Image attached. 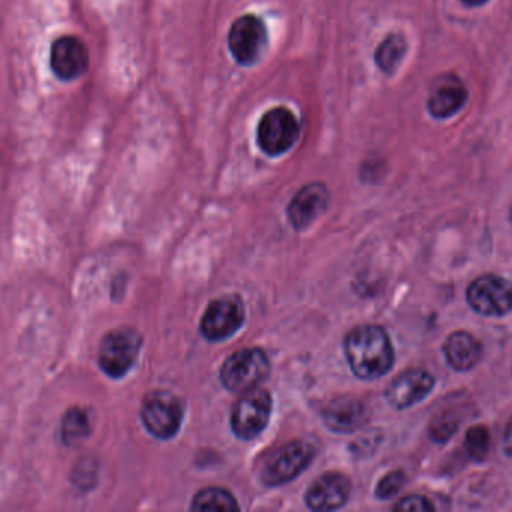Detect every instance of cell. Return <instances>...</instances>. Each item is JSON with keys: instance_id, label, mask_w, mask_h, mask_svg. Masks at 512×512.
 Here are the masks:
<instances>
[{"instance_id": "cell-4", "label": "cell", "mask_w": 512, "mask_h": 512, "mask_svg": "<svg viewBox=\"0 0 512 512\" xmlns=\"http://www.w3.org/2000/svg\"><path fill=\"white\" fill-rule=\"evenodd\" d=\"M227 43L236 64L253 67L265 55L268 47V29L260 17L245 14L230 26Z\"/></svg>"}, {"instance_id": "cell-24", "label": "cell", "mask_w": 512, "mask_h": 512, "mask_svg": "<svg viewBox=\"0 0 512 512\" xmlns=\"http://www.w3.org/2000/svg\"><path fill=\"white\" fill-rule=\"evenodd\" d=\"M434 505L430 500L422 496H407L401 499L397 505H394V511L401 512H431L434 511Z\"/></svg>"}, {"instance_id": "cell-22", "label": "cell", "mask_w": 512, "mask_h": 512, "mask_svg": "<svg viewBox=\"0 0 512 512\" xmlns=\"http://www.w3.org/2000/svg\"><path fill=\"white\" fill-rule=\"evenodd\" d=\"M458 430V419L451 413L437 416L430 427V436L434 442L446 443Z\"/></svg>"}, {"instance_id": "cell-15", "label": "cell", "mask_w": 512, "mask_h": 512, "mask_svg": "<svg viewBox=\"0 0 512 512\" xmlns=\"http://www.w3.org/2000/svg\"><path fill=\"white\" fill-rule=\"evenodd\" d=\"M323 419L331 430L352 433L367 422L368 410L364 401L352 395L334 398L323 410Z\"/></svg>"}, {"instance_id": "cell-8", "label": "cell", "mask_w": 512, "mask_h": 512, "mask_svg": "<svg viewBox=\"0 0 512 512\" xmlns=\"http://www.w3.org/2000/svg\"><path fill=\"white\" fill-rule=\"evenodd\" d=\"M272 412V397L265 389H253L241 395L232 409V430L239 439L251 440L259 436Z\"/></svg>"}, {"instance_id": "cell-14", "label": "cell", "mask_w": 512, "mask_h": 512, "mask_svg": "<svg viewBox=\"0 0 512 512\" xmlns=\"http://www.w3.org/2000/svg\"><path fill=\"white\" fill-rule=\"evenodd\" d=\"M328 203L329 193L325 185L319 184V182L305 185L293 197L289 208H287L290 223L295 229H307L314 220H317L326 211Z\"/></svg>"}, {"instance_id": "cell-5", "label": "cell", "mask_w": 512, "mask_h": 512, "mask_svg": "<svg viewBox=\"0 0 512 512\" xmlns=\"http://www.w3.org/2000/svg\"><path fill=\"white\" fill-rule=\"evenodd\" d=\"M314 458V448L310 443L293 440L272 452L260 470V478L268 487H278L295 479L307 469Z\"/></svg>"}, {"instance_id": "cell-10", "label": "cell", "mask_w": 512, "mask_h": 512, "mask_svg": "<svg viewBox=\"0 0 512 512\" xmlns=\"http://www.w3.org/2000/svg\"><path fill=\"white\" fill-rule=\"evenodd\" d=\"M245 320L244 302L238 296H223L215 299L203 314V337L209 341H221L232 337Z\"/></svg>"}, {"instance_id": "cell-9", "label": "cell", "mask_w": 512, "mask_h": 512, "mask_svg": "<svg viewBox=\"0 0 512 512\" xmlns=\"http://www.w3.org/2000/svg\"><path fill=\"white\" fill-rule=\"evenodd\" d=\"M467 302L482 316H505L512 311V283L497 275H482L467 289Z\"/></svg>"}, {"instance_id": "cell-25", "label": "cell", "mask_w": 512, "mask_h": 512, "mask_svg": "<svg viewBox=\"0 0 512 512\" xmlns=\"http://www.w3.org/2000/svg\"><path fill=\"white\" fill-rule=\"evenodd\" d=\"M503 451L506 455H512V419L506 427L505 436H503Z\"/></svg>"}, {"instance_id": "cell-20", "label": "cell", "mask_w": 512, "mask_h": 512, "mask_svg": "<svg viewBox=\"0 0 512 512\" xmlns=\"http://www.w3.org/2000/svg\"><path fill=\"white\" fill-rule=\"evenodd\" d=\"M91 433V421L83 409H71L62 421V440L67 445L74 446L83 442Z\"/></svg>"}, {"instance_id": "cell-18", "label": "cell", "mask_w": 512, "mask_h": 512, "mask_svg": "<svg viewBox=\"0 0 512 512\" xmlns=\"http://www.w3.org/2000/svg\"><path fill=\"white\" fill-rule=\"evenodd\" d=\"M191 509L194 511H239L238 502L224 488H205L194 496Z\"/></svg>"}, {"instance_id": "cell-11", "label": "cell", "mask_w": 512, "mask_h": 512, "mask_svg": "<svg viewBox=\"0 0 512 512\" xmlns=\"http://www.w3.org/2000/svg\"><path fill=\"white\" fill-rule=\"evenodd\" d=\"M50 68L62 82L80 79L89 68V52L85 43L73 35L58 38L50 50Z\"/></svg>"}, {"instance_id": "cell-12", "label": "cell", "mask_w": 512, "mask_h": 512, "mask_svg": "<svg viewBox=\"0 0 512 512\" xmlns=\"http://www.w3.org/2000/svg\"><path fill=\"white\" fill-rule=\"evenodd\" d=\"M352 485L341 473H325L319 476L305 493V502L313 511H334L346 505Z\"/></svg>"}, {"instance_id": "cell-3", "label": "cell", "mask_w": 512, "mask_h": 512, "mask_svg": "<svg viewBox=\"0 0 512 512\" xmlns=\"http://www.w3.org/2000/svg\"><path fill=\"white\" fill-rule=\"evenodd\" d=\"M301 125L292 110L275 107L260 119L257 127V143L269 157L286 154L298 142Z\"/></svg>"}, {"instance_id": "cell-27", "label": "cell", "mask_w": 512, "mask_h": 512, "mask_svg": "<svg viewBox=\"0 0 512 512\" xmlns=\"http://www.w3.org/2000/svg\"><path fill=\"white\" fill-rule=\"evenodd\" d=\"M511 221H512V209H511Z\"/></svg>"}, {"instance_id": "cell-7", "label": "cell", "mask_w": 512, "mask_h": 512, "mask_svg": "<svg viewBox=\"0 0 512 512\" xmlns=\"http://www.w3.org/2000/svg\"><path fill=\"white\" fill-rule=\"evenodd\" d=\"M184 418L181 398L172 392L154 391L143 400L142 419L149 433L170 439L178 433Z\"/></svg>"}, {"instance_id": "cell-19", "label": "cell", "mask_w": 512, "mask_h": 512, "mask_svg": "<svg viewBox=\"0 0 512 512\" xmlns=\"http://www.w3.org/2000/svg\"><path fill=\"white\" fill-rule=\"evenodd\" d=\"M407 44L401 35L391 34L376 50V64L383 73L392 74L406 55Z\"/></svg>"}, {"instance_id": "cell-6", "label": "cell", "mask_w": 512, "mask_h": 512, "mask_svg": "<svg viewBox=\"0 0 512 512\" xmlns=\"http://www.w3.org/2000/svg\"><path fill=\"white\" fill-rule=\"evenodd\" d=\"M142 349V337L131 328L109 332L101 343L98 364L113 379L125 376Z\"/></svg>"}, {"instance_id": "cell-23", "label": "cell", "mask_w": 512, "mask_h": 512, "mask_svg": "<svg viewBox=\"0 0 512 512\" xmlns=\"http://www.w3.org/2000/svg\"><path fill=\"white\" fill-rule=\"evenodd\" d=\"M404 484H406V476L400 470H395V472L388 473V475L380 479L376 488V496L382 500L392 499V497L400 493Z\"/></svg>"}, {"instance_id": "cell-2", "label": "cell", "mask_w": 512, "mask_h": 512, "mask_svg": "<svg viewBox=\"0 0 512 512\" xmlns=\"http://www.w3.org/2000/svg\"><path fill=\"white\" fill-rule=\"evenodd\" d=\"M271 373V362L265 350L248 347L238 350L221 367V382L235 394H245L259 388Z\"/></svg>"}, {"instance_id": "cell-1", "label": "cell", "mask_w": 512, "mask_h": 512, "mask_svg": "<svg viewBox=\"0 0 512 512\" xmlns=\"http://www.w3.org/2000/svg\"><path fill=\"white\" fill-rule=\"evenodd\" d=\"M344 353L355 376L374 380L385 376L394 365V347L385 329L361 325L346 335Z\"/></svg>"}, {"instance_id": "cell-17", "label": "cell", "mask_w": 512, "mask_h": 512, "mask_svg": "<svg viewBox=\"0 0 512 512\" xmlns=\"http://www.w3.org/2000/svg\"><path fill=\"white\" fill-rule=\"evenodd\" d=\"M446 362L455 371H469L478 364L482 355V347L469 332L457 331L449 335L443 344Z\"/></svg>"}, {"instance_id": "cell-21", "label": "cell", "mask_w": 512, "mask_h": 512, "mask_svg": "<svg viewBox=\"0 0 512 512\" xmlns=\"http://www.w3.org/2000/svg\"><path fill=\"white\" fill-rule=\"evenodd\" d=\"M490 431L484 425L470 428L466 434V449L470 458L475 461H484L490 452Z\"/></svg>"}, {"instance_id": "cell-16", "label": "cell", "mask_w": 512, "mask_h": 512, "mask_svg": "<svg viewBox=\"0 0 512 512\" xmlns=\"http://www.w3.org/2000/svg\"><path fill=\"white\" fill-rule=\"evenodd\" d=\"M466 101L467 91L463 83L455 76H445L431 88L427 106L434 118L446 119L460 112Z\"/></svg>"}, {"instance_id": "cell-26", "label": "cell", "mask_w": 512, "mask_h": 512, "mask_svg": "<svg viewBox=\"0 0 512 512\" xmlns=\"http://www.w3.org/2000/svg\"><path fill=\"white\" fill-rule=\"evenodd\" d=\"M464 4L470 5V7H479V5H484L488 0H463Z\"/></svg>"}, {"instance_id": "cell-13", "label": "cell", "mask_w": 512, "mask_h": 512, "mask_svg": "<svg viewBox=\"0 0 512 512\" xmlns=\"http://www.w3.org/2000/svg\"><path fill=\"white\" fill-rule=\"evenodd\" d=\"M434 388V377L425 370L400 374L386 389V400L395 409H407L424 400Z\"/></svg>"}]
</instances>
